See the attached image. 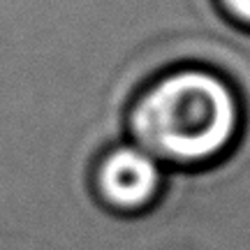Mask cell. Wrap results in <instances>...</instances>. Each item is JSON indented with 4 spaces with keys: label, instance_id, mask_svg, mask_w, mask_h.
Instances as JSON below:
<instances>
[{
    "label": "cell",
    "instance_id": "3",
    "mask_svg": "<svg viewBox=\"0 0 250 250\" xmlns=\"http://www.w3.org/2000/svg\"><path fill=\"white\" fill-rule=\"evenodd\" d=\"M223 2L229 14H234L236 19H241L243 23L250 26V0H223Z\"/></svg>",
    "mask_w": 250,
    "mask_h": 250
},
{
    "label": "cell",
    "instance_id": "1",
    "mask_svg": "<svg viewBox=\"0 0 250 250\" xmlns=\"http://www.w3.org/2000/svg\"><path fill=\"white\" fill-rule=\"evenodd\" d=\"M239 130V102L220 77L179 70L148 88L132 111V132L155 160L181 167L215 160Z\"/></svg>",
    "mask_w": 250,
    "mask_h": 250
},
{
    "label": "cell",
    "instance_id": "2",
    "mask_svg": "<svg viewBox=\"0 0 250 250\" xmlns=\"http://www.w3.org/2000/svg\"><path fill=\"white\" fill-rule=\"evenodd\" d=\"M162 171L158 160L142 146H118L95 169L100 202L118 213H139L158 199Z\"/></svg>",
    "mask_w": 250,
    "mask_h": 250
}]
</instances>
